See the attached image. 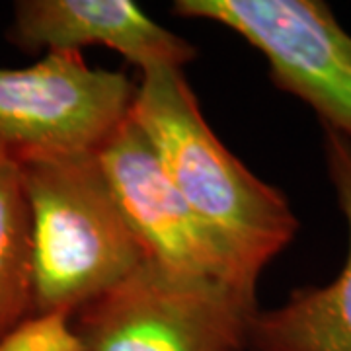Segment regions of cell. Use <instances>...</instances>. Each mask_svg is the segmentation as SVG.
Returning <instances> with one entry per match:
<instances>
[{
  "instance_id": "5",
  "label": "cell",
  "mask_w": 351,
  "mask_h": 351,
  "mask_svg": "<svg viewBox=\"0 0 351 351\" xmlns=\"http://www.w3.org/2000/svg\"><path fill=\"white\" fill-rule=\"evenodd\" d=\"M172 12L221 24L263 55L271 82L351 143V34L320 0H176Z\"/></svg>"
},
{
  "instance_id": "3",
  "label": "cell",
  "mask_w": 351,
  "mask_h": 351,
  "mask_svg": "<svg viewBox=\"0 0 351 351\" xmlns=\"http://www.w3.org/2000/svg\"><path fill=\"white\" fill-rule=\"evenodd\" d=\"M258 289L147 258L73 316L82 351H250Z\"/></svg>"
},
{
  "instance_id": "2",
  "label": "cell",
  "mask_w": 351,
  "mask_h": 351,
  "mask_svg": "<svg viewBox=\"0 0 351 351\" xmlns=\"http://www.w3.org/2000/svg\"><path fill=\"white\" fill-rule=\"evenodd\" d=\"M18 164L32 215L34 313L75 316L149 256L101 170L98 152Z\"/></svg>"
},
{
  "instance_id": "8",
  "label": "cell",
  "mask_w": 351,
  "mask_h": 351,
  "mask_svg": "<svg viewBox=\"0 0 351 351\" xmlns=\"http://www.w3.org/2000/svg\"><path fill=\"white\" fill-rule=\"evenodd\" d=\"M330 184L348 226V254L326 285L295 289L279 306L260 311L250 351H351V143L324 129Z\"/></svg>"
},
{
  "instance_id": "4",
  "label": "cell",
  "mask_w": 351,
  "mask_h": 351,
  "mask_svg": "<svg viewBox=\"0 0 351 351\" xmlns=\"http://www.w3.org/2000/svg\"><path fill=\"white\" fill-rule=\"evenodd\" d=\"M135 94L127 73L90 66L78 51L0 69V152L16 162L98 152L129 117Z\"/></svg>"
},
{
  "instance_id": "1",
  "label": "cell",
  "mask_w": 351,
  "mask_h": 351,
  "mask_svg": "<svg viewBox=\"0 0 351 351\" xmlns=\"http://www.w3.org/2000/svg\"><path fill=\"white\" fill-rule=\"evenodd\" d=\"M131 117L151 138L180 195L258 283L299 232L285 193L250 172L221 143L182 69L145 71Z\"/></svg>"
},
{
  "instance_id": "9",
  "label": "cell",
  "mask_w": 351,
  "mask_h": 351,
  "mask_svg": "<svg viewBox=\"0 0 351 351\" xmlns=\"http://www.w3.org/2000/svg\"><path fill=\"white\" fill-rule=\"evenodd\" d=\"M34 313L32 215L20 164L0 152V336Z\"/></svg>"
},
{
  "instance_id": "6",
  "label": "cell",
  "mask_w": 351,
  "mask_h": 351,
  "mask_svg": "<svg viewBox=\"0 0 351 351\" xmlns=\"http://www.w3.org/2000/svg\"><path fill=\"white\" fill-rule=\"evenodd\" d=\"M98 160L151 260L191 276L258 289L223 240L180 195L151 138L133 121L131 113L104 143Z\"/></svg>"
},
{
  "instance_id": "7",
  "label": "cell",
  "mask_w": 351,
  "mask_h": 351,
  "mask_svg": "<svg viewBox=\"0 0 351 351\" xmlns=\"http://www.w3.org/2000/svg\"><path fill=\"white\" fill-rule=\"evenodd\" d=\"M8 41L25 53L100 45L141 69H184L197 57L188 39L154 22L131 0H18Z\"/></svg>"
},
{
  "instance_id": "10",
  "label": "cell",
  "mask_w": 351,
  "mask_h": 351,
  "mask_svg": "<svg viewBox=\"0 0 351 351\" xmlns=\"http://www.w3.org/2000/svg\"><path fill=\"white\" fill-rule=\"evenodd\" d=\"M0 351H82L73 314L32 313L0 336Z\"/></svg>"
}]
</instances>
